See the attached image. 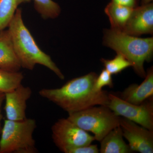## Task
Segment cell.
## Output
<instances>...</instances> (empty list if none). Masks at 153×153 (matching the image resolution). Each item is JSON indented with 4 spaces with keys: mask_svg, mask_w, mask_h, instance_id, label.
<instances>
[{
    "mask_svg": "<svg viewBox=\"0 0 153 153\" xmlns=\"http://www.w3.org/2000/svg\"><path fill=\"white\" fill-rule=\"evenodd\" d=\"M97 76L95 72H90L69 80L59 88H43L39 94L68 114L96 105L108 106V94L94 87Z\"/></svg>",
    "mask_w": 153,
    "mask_h": 153,
    "instance_id": "6da1fadb",
    "label": "cell"
},
{
    "mask_svg": "<svg viewBox=\"0 0 153 153\" xmlns=\"http://www.w3.org/2000/svg\"><path fill=\"white\" fill-rule=\"evenodd\" d=\"M15 54L22 68L33 70L37 64L43 65L61 80L65 76L49 55L42 51L25 26L22 10L17 9L8 26Z\"/></svg>",
    "mask_w": 153,
    "mask_h": 153,
    "instance_id": "7a4b0ae2",
    "label": "cell"
},
{
    "mask_svg": "<svg viewBox=\"0 0 153 153\" xmlns=\"http://www.w3.org/2000/svg\"><path fill=\"white\" fill-rule=\"evenodd\" d=\"M104 46L123 55L132 64L134 71L145 78V62H150L153 55V38H139L112 29L104 30Z\"/></svg>",
    "mask_w": 153,
    "mask_h": 153,
    "instance_id": "3957f363",
    "label": "cell"
},
{
    "mask_svg": "<svg viewBox=\"0 0 153 153\" xmlns=\"http://www.w3.org/2000/svg\"><path fill=\"white\" fill-rule=\"evenodd\" d=\"M37 127L32 118L13 121L5 120L1 131L0 153H37L33 134Z\"/></svg>",
    "mask_w": 153,
    "mask_h": 153,
    "instance_id": "277c9868",
    "label": "cell"
},
{
    "mask_svg": "<svg viewBox=\"0 0 153 153\" xmlns=\"http://www.w3.org/2000/svg\"><path fill=\"white\" fill-rule=\"evenodd\" d=\"M97 106L69 114L67 118L82 129L93 133L95 140L100 142L110 131L120 126V117L108 106Z\"/></svg>",
    "mask_w": 153,
    "mask_h": 153,
    "instance_id": "5b68a950",
    "label": "cell"
},
{
    "mask_svg": "<svg viewBox=\"0 0 153 153\" xmlns=\"http://www.w3.org/2000/svg\"><path fill=\"white\" fill-rule=\"evenodd\" d=\"M53 142L61 152L67 153L74 148L91 144L94 136L79 128L68 118L58 120L51 128Z\"/></svg>",
    "mask_w": 153,
    "mask_h": 153,
    "instance_id": "8992f818",
    "label": "cell"
},
{
    "mask_svg": "<svg viewBox=\"0 0 153 153\" xmlns=\"http://www.w3.org/2000/svg\"><path fill=\"white\" fill-rule=\"evenodd\" d=\"M108 107L116 114L153 130V97L140 105L129 103L112 94H108Z\"/></svg>",
    "mask_w": 153,
    "mask_h": 153,
    "instance_id": "52a82bcc",
    "label": "cell"
},
{
    "mask_svg": "<svg viewBox=\"0 0 153 153\" xmlns=\"http://www.w3.org/2000/svg\"><path fill=\"white\" fill-rule=\"evenodd\" d=\"M120 126L122 130L123 137L128 141L132 152L153 153V130L145 128L121 117Z\"/></svg>",
    "mask_w": 153,
    "mask_h": 153,
    "instance_id": "ba28073f",
    "label": "cell"
},
{
    "mask_svg": "<svg viewBox=\"0 0 153 153\" xmlns=\"http://www.w3.org/2000/svg\"><path fill=\"white\" fill-rule=\"evenodd\" d=\"M121 32L136 37L143 34L153 35V3L134 8Z\"/></svg>",
    "mask_w": 153,
    "mask_h": 153,
    "instance_id": "9c48e42d",
    "label": "cell"
},
{
    "mask_svg": "<svg viewBox=\"0 0 153 153\" xmlns=\"http://www.w3.org/2000/svg\"><path fill=\"white\" fill-rule=\"evenodd\" d=\"M32 93L30 87L22 84L13 90L5 93L4 110L7 119L20 121L27 118V102L31 97Z\"/></svg>",
    "mask_w": 153,
    "mask_h": 153,
    "instance_id": "30bf717a",
    "label": "cell"
},
{
    "mask_svg": "<svg viewBox=\"0 0 153 153\" xmlns=\"http://www.w3.org/2000/svg\"><path fill=\"white\" fill-rule=\"evenodd\" d=\"M153 97V67L148 69L145 79L140 85L131 84L121 94L120 98L134 105H140Z\"/></svg>",
    "mask_w": 153,
    "mask_h": 153,
    "instance_id": "8fae6325",
    "label": "cell"
},
{
    "mask_svg": "<svg viewBox=\"0 0 153 153\" xmlns=\"http://www.w3.org/2000/svg\"><path fill=\"white\" fill-rule=\"evenodd\" d=\"M21 68L8 30L0 31V68L17 71Z\"/></svg>",
    "mask_w": 153,
    "mask_h": 153,
    "instance_id": "7c38bea8",
    "label": "cell"
},
{
    "mask_svg": "<svg viewBox=\"0 0 153 153\" xmlns=\"http://www.w3.org/2000/svg\"><path fill=\"white\" fill-rule=\"evenodd\" d=\"M101 153H132L123 140L122 130L119 126L110 131L100 142Z\"/></svg>",
    "mask_w": 153,
    "mask_h": 153,
    "instance_id": "4fadbf2b",
    "label": "cell"
},
{
    "mask_svg": "<svg viewBox=\"0 0 153 153\" xmlns=\"http://www.w3.org/2000/svg\"><path fill=\"white\" fill-rule=\"evenodd\" d=\"M134 9L120 5L111 2L105 8L109 19L111 29L122 31Z\"/></svg>",
    "mask_w": 153,
    "mask_h": 153,
    "instance_id": "5bb4252c",
    "label": "cell"
},
{
    "mask_svg": "<svg viewBox=\"0 0 153 153\" xmlns=\"http://www.w3.org/2000/svg\"><path fill=\"white\" fill-rule=\"evenodd\" d=\"M31 0H0V31L8 27L19 5Z\"/></svg>",
    "mask_w": 153,
    "mask_h": 153,
    "instance_id": "9a60e30c",
    "label": "cell"
},
{
    "mask_svg": "<svg viewBox=\"0 0 153 153\" xmlns=\"http://www.w3.org/2000/svg\"><path fill=\"white\" fill-rule=\"evenodd\" d=\"M24 78V75L19 71L0 68V91L5 93L13 90L22 84Z\"/></svg>",
    "mask_w": 153,
    "mask_h": 153,
    "instance_id": "2e32d148",
    "label": "cell"
},
{
    "mask_svg": "<svg viewBox=\"0 0 153 153\" xmlns=\"http://www.w3.org/2000/svg\"><path fill=\"white\" fill-rule=\"evenodd\" d=\"M36 11L44 19H56L61 12L60 6L52 0H33Z\"/></svg>",
    "mask_w": 153,
    "mask_h": 153,
    "instance_id": "e0dca14e",
    "label": "cell"
},
{
    "mask_svg": "<svg viewBox=\"0 0 153 153\" xmlns=\"http://www.w3.org/2000/svg\"><path fill=\"white\" fill-rule=\"evenodd\" d=\"M105 68L111 74H117L126 68L132 67L133 65L123 55L117 53L116 56L113 59H105L102 58Z\"/></svg>",
    "mask_w": 153,
    "mask_h": 153,
    "instance_id": "ac0fdd59",
    "label": "cell"
},
{
    "mask_svg": "<svg viewBox=\"0 0 153 153\" xmlns=\"http://www.w3.org/2000/svg\"><path fill=\"white\" fill-rule=\"evenodd\" d=\"M113 85L112 74L107 71L105 68L102 69L101 73L97 76L96 79L94 84L96 90L100 91L102 90V88L104 86L112 88Z\"/></svg>",
    "mask_w": 153,
    "mask_h": 153,
    "instance_id": "d6986e66",
    "label": "cell"
},
{
    "mask_svg": "<svg viewBox=\"0 0 153 153\" xmlns=\"http://www.w3.org/2000/svg\"><path fill=\"white\" fill-rule=\"evenodd\" d=\"M99 149L96 144L85 145L71 149L67 153H98Z\"/></svg>",
    "mask_w": 153,
    "mask_h": 153,
    "instance_id": "ffe728a7",
    "label": "cell"
},
{
    "mask_svg": "<svg viewBox=\"0 0 153 153\" xmlns=\"http://www.w3.org/2000/svg\"><path fill=\"white\" fill-rule=\"evenodd\" d=\"M112 2L131 8H135L138 7L140 0H111Z\"/></svg>",
    "mask_w": 153,
    "mask_h": 153,
    "instance_id": "44dd1931",
    "label": "cell"
},
{
    "mask_svg": "<svg viewBox=\"0 0 153 153\" xmlns=\"http://www.w3.org/2000/svg\"><path fill=\"white\" fill-rule=\"evenodd\" d=\"M5 94L2 91H0V134L1 133L2 129L1 128V121L2 118L1 108L3 102H4V100H5Z\"/></svg>",
    "mask_w": 153,
    "mask_h": 153,
    "instance_id": "7402d4cb",
    "label": "cell"
},
{
    "mask_svg": "<svg viewBox=\"0 0 153 153\" xmlns=\"http://www.w3.org/2000/svg\"><path fill=\"white\" fill-rule=\"evenodd\" d=\"M152 1H153V0H141L142 5L149 4V3H151Z\"/></svg>",
    "mask_w": 153,
    "mask_h": 153,
    "instance_id": "603a6c76",
    "label": "cell"
}]
</instances>
